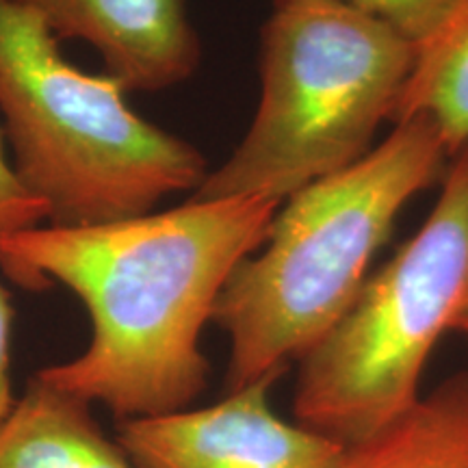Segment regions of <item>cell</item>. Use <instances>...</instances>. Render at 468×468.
Wrapping results in <instances>:
<instances>
[{"label": "cell", "mask_w": 468, "mask_h": 468, "mask_svg": "<svg viewBox=\"0 0 468 468\" xmlns=\"http://www.w3.org/2000/svg\"><path fill=\"white\" fill-rule=\"evenodd\" d=\"M0 111L14 172L50 226L142 218L208 176L200 150L134 113L111 74L76 69L42 17L11 0H0Z\"/></svg>", "instance_id": "obj_3"}, {"label": "cell", "mask_w": 468, "mask_h": 468, "mask_svg": "<svg viewBox=\"0 0 468 468\" xmlns=\"http://www.w3.org/2000/svg\"><path fill=\"white\" fill-rule=\"evenodd\" d=\"M11 327H14V308L7 291L0 286V420L7 417L16 403L11 388Z\"/></svg>", "instance_id": "obj_13"}, {"label": "cell", "mask_w": 468, "mask_h": 468, "mask_svg": "<svg viewBox=\"0 0 468 468\" xmlns=\"http://www.w3.org/2000/svg\"><path fill=\"white\" fill-rule=\"evenodd\" d=\"M452 330H453V332H460V335H466V336H468V302L464 303V308L460 310L458 317H455Z\"/></svg>", "instance_id": "obj_14"}, {"label": "cell", "mask_w": 468, "mask_h": 468, "mask_svg": "<svg viewBox=\"0 0 468 468\" xmlns=\"http://www.w3.org/2000/svg\"><path fill=\"white\" fill-rule=\"evenodd\" d=\"M414 115L436 122L452 159L468 145V0H458L444 25L417 48L393 120L399 124Z\"/></svg>", "instance_id": "obj_10"}, {"label": "cell", "mask_w": 468, "mask_h": 468, "mask_svg": "<svg viewBox=\"0 0 468 468\" xmlns=\"http://www.w3.org/2000/svg\"><path fill=\"white\" fill-rule=\"evenodd\" d=\"M444 159L436 122L414 115L365 159L286 197L215 306L213 324L230 338L226 393L276 382L335 330L399 210Z\"/></svg>", "instance_id": "obj_2"}, {"label": "cell", "mask_w": 468, "mask_h": 468, "mask_svg": "<svg viewBox=\"0 0 468 468\" xmlns=\"http://www.w3.org/2000/svg\"><path fill=\"white\" fill-rule=\"evenodd\" d=\"M0 468H137L91 403L33 376L0 420Z\"/></svg>", "instance_id": "obj_8"}, {"label": "cell", "mask_w": 468, "mask_h": 468, "mask_svg": "<svg viewBox=\"0 0 468 468\" xmlns=\"http://www.w3.org/2000/svg\"><path fill=\"white\" fill-rule=\"evenodd\" d=\"M417 46L376 17L336 3L273 7L261 31V102L248 134L208 172L193 200L303 186L365 159L395 107Z\"/></svg>", "instance_id": "obj_4"}, {"label": "cell", "mask_w": 468, "mask_h": 468, "mask_svg": "<svg viewBox=\"0 0 468 468\" xmlns=\"http://www.w3.org/2000/svg\"><path fill=\"white\" fill-rule=\"evenodd\" d=\"M48 219V210L22 186L5 156L3 133H0V245L14 234L37 228Z\"/></svg>", "instance_id": "obj_12"}, {"label": "cell", "mask_w": 468, "mask_h": 468, "mask_svg": "<svg viewBox=\"0 0 468 468\" xmlns=\"http://www.w3.org/2000/svg\"><path fill=\"white\" fill-rule=\"evenodd\" d=\"M336 468H468V371L442 379L371 436L343 447Z\"/></svg>", "instance_id": "obj_9"}, {"label": "cell", "mask_w": 468, "mask_h": 468, "mask_svg": "<svg viewBox=\"0 0 468 468\" xmlns=\"http://www.w3.org/2000/svg\"><path fill=\"white\" fill-rule=\"evenodd\" d=\"M282 202L191 200L96 226H37L0 245V267L27 291L66 284L90 310L79 358L35 376L120 420L189 410L210 367L204 325L228 278L265 243Z\"/></svg>", "instance_id": "obj_1"}, {"label": "cell", "mask_w": 468, "mask_h": 468, "mask_svg": "<svg viewBox=\"0 0 468 468\" xmlns=\"http://www.w3.org/2000/svg\"><path fill=\"white\" fill-rule=\"evenodd\" d=\"M31 9L57 39H83L131 90H165L196 72L200 42L183 0H11Z\"/></svg>", "instance_id": "obj_7"}, {"label": "cell", "mask_w": 468, "mask_h": 468, "mask_svg": "<svg viewBox=\"0 0 468 468\" xmlns=\"http://www.w3.org/2000/svg\"><path fill=\"white\" fill-rule=\"evenodd\" d=\"M295 3H314V0H273V7ZM319 3L345 5L376 17L419 48L444 25L458 0H319Z\"/></svg>", "instance_id": "obj_11"}, {"label": "cell", "mask_w": 468, "mask_h": 468, "mask_svg": "<svg viewBox=\"0 0 468 468\" xmlns=\"http://www.w3.org/2000/svg\"><path fill=\"white\" fill-rule=\"evenodd\" d=\"M466 302L468 145L453 156L423 228L297 362V423L347 447L393 420L420 397L427 358Z\"/></svg>", "instance_id": "obj_5"}, {"label": "cell", "mask_w": 468, "mask_h": 468, "mask_svg": "<svg viewBox=\"0 0 468 468\" xmlns=\"http://www.w3.org/2000/svg\"><path fill=\"white\" fill-rule=\"evenodd\" d=\"M271 379L213 406L117 423L115 441L137 468H336L343 444L269 406Z\"/></svg>", "instance_id": "obj_6"}]
</instances>
